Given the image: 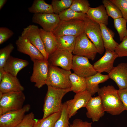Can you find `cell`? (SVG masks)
<instances>
[{
  "instance_id": "cell-13",
  "label": "cell",
  "mask_w": 127,
  "mask_h": 127,
  "mask_svg": "<svg viewBox=\"0 0 127 127\" xmlns=\"http://www.w3.org/2000/svg\"><path fill=\"white\" fill-rule=\"evenodd\" d=\"M92 97L90 93L86 90L76 93L73 99L65 102L69 118L75 115L79 109L86 107Z\"/></svg>"
},
{
  "instance_id": "cell-27",
  "label": "cell",
  "mask_w": 127,
  "mask_h": 127,
  "mask_svg": "<svg viewBox=\"0 0 127 127\" xmlns=\"http://www.w3.org/2000/svg\"><path fill=\"white\" fill-rule=\"evenodd\" d=\"M69 79L71 91L77 93L86 90V78L71 73L70 75Z\"/></svg>"
},
{
  "instance_id": "cell-16",
  "label": "cell",
  "mask_w": 127,
  "mask_h": 127,
  "mask_svg": "<svg viewBox=\"0 0 127 127\" xmlns=\"http://www.w3.org/2000/svg\"><path fill=\"white\" fill-rule=\"evenodd\" d=\"M87 117L91 119L93 122H97L103 116L105 110L100 97H91L86 106Z\"/></svg>"
},
{
  "instance_id": "cell-31",
  "label": "cell",
  "mask_w": 127,
  "mask_h": 127,
  "mask_svg": "<svg viewBox=\"0 0 127 127\" xmlns=\"http://www.w3.org/2000/svg\"><path fill=\"white\" fill-rule=\"evenodd\" d=\"M127 20L123 17L114 20V26L119 34L120 41L127 37Z\"/></svg>"
},
{
  "instance_id": "cell-34",
  "label": "cell",
  "mask_w": 127,
  "mask_h": 127,
  "mask_svg": "<svg viewBox=\"0 0 127 127\" xmlns=\"http://www.w3.org/2000/svg\"><path fill=\"white\" fill-rule=\"evenodd\" d=\"M90 5L87 0H73L69 8L75 11L86 14L90 8Z\"/></svg>"
},
{
  "instance_id": "cell-1",
  "label": "cell",
  "mask_w": 127,
  "mask_h": 127,
  "mask_svg": "<svg viewBox=\"0 0 127 127\" xmlns=\"http://www.w3.org/2000/svg\"><path fill=\"white\" fill-rule=\"evenodd\" d=\"M98 93L105 111L115 115H119L124 111L118 90L113 86L108 85L101 87Z\"/></svg>"
},
{
  "instance_id": "cell-2",
  "label": "cell",
  "mask_w": 127,
  "mask_h": 127,
  "mask_svg": "<svg viewBox=\"0 0 127 127\" xmlns=\"http://www.w3.org/2000/svg\"><path fill=\"white\" fill-rule=\"evenodd\" d=\"M70 88L63 89L48 86V90L44 101L43 111L44 119L56 113L61 111L62 99Z\"/></svg>"
},
{
  "instance_id": "cell-26",
  "label": "cell",
  "mask_w": 127,
  "mask_h": 127,
  "mask_svg": "<svg viewBox=\"0 0 127 127\" xmlns=\"http://www.w3.org/2000/svg\"><path fill=\"white\" fill-rule=\"evenodd\" d=\"M28 9L29 12L34 14L54 13L52 5L44 0H34Z\"/></svg>"
},
{
  "instance_id": "cell-12",
  "label": "cell",
  "mask_w": 127,
  "mask_h": 127,
  "mask_svg": "<svg viewBox=\"0 0 127 127\" xmlns=\"http://www.w3.org/2000/svg\"><path fill=\"white\" fill-rule=\"evenodd\" d=\"M28 104L19 110L9 111L0 115V127H16L30 109Z\"/></svg>"
},
{
  "instance_id": "cell-15",
  "label": "cell",
  "mask_w": 127,
  "mask_h": 127,
  "mask_svg": "<svg viewBox=\"0 0 127 127\" xmlns=\"http://www.w3.org/2000/svg\"><path fill=\"white\" fill-rule=\"evenodd\" d=\"M18 51L29 56L32 60H45L42 53L27 39L21 36L15 42Z\"/></svg>"
},
{
  "instance_id": "cell-30",
  "label": "cell",
  "mask_w": 127,
  "mask_h": 127,
  "mask_svg": "<svg viewBox=\"0 0 127 127\" xmlns=\"http://www.w3.org/2000/svg\"><path fill=\"white\" fill-rule=\"evenodd\" d=\"M102 3L108 16L111 17L113 20L122 17L119 8L110 0H103Z\"/></svg>"
},
{
  "instance_id": "cell-22",
  "label": "cell",
  "mask_w": 127,
  "mask_h": 127,
  "mask_svg": "<svg viewBox=\"0 0 127 127\" xmlns=\"http://www.w3.org/2000/svg\"><path fill=\"white\" fill-rule=\"evenodd\" d=\"M103 5L95 8L90 7L86 13L87 16L91 20L99 24H108V17Z\"/></svg>"
},
{
  "instance_id": "cell-25",
  "label": "cell",
  "mask_w": 127,
  "mask_h": 127,
  "mask_svg": "<svg viewBox=\"0 0 127 127\" xmlns=\"http://www.w3.org/2000/svg\"><path fill=\"white\" fill-rule=\"evenodd\" d=\"M56 37L57 49L66 50L72 53L75 43L76 37L65 35Z\"/></svg>"
},
{
  "instance_id": "cell-23",
  "label": "cell",
  "mask_w": 127,
  "mask_h": 127,
  "mask_svg": "<svg viewBox=\"0 0 127 127\" xmlns=\"http://www.w3.org/2000/svg\"><path fill=\"white\" fill-rule=\"evenodd\" d=\"M101 31L102 38L105 49L114 51L119 44L114 39V32L103 24H99Z\"/></svg>"
},
{
  "instance_id": "cell-8",
  "label": "cell",
  "mask_w": 127,
  "mask_h": 127,
  "mask_svg": "<svg viewBox=\"0 0 127 127\" xmlns=\"http://www.w3.org/2000/svg\"><path fill=\"white\" fill-rule=\"evenodd\" d=\"M33 71L30 81L35 83V86L40 88L46 84L47 78L49 63L48 60H33Z\"/></svg>"
},
{
  "instance_id": "cell-11",
  "label": "cell",
  "mask_w": 127,
  "mask_h": 127,
  "mask_svg": "<svg viewBox=\"0 0 127 127\" xmlns=\"http://www.w3.org/2000/svg\"><path fill=\"white\" fill-rule=\"evenodd\" d=\"M73 56L72 53L68 51L57 49L49 56L48 60L50 65L70 70L71 69Z\"/></svg>"
},
{
  "instance_id": "cell-24",
  "label": "cell",
  "mask_w": 127,
  "mask_h": 127,
  "mask_svg": "<svg viewBox=\"0 0 127 127\" xmlns=\"http://www.w3.org/2000/svg\"><path fill=\"white\" fill-rule=\"evenodd\" d=\"M41 37L45 50L49 56L57 48L56 37L52 32H48L40 28Z\"/></svg>"
},
{
  "instance_id": "cell-39",
  "label": "cell",
  "mask_w": 127,
  "mask_h": 127,
  "mask_svg": "<svg viewBox=\"0 0 127 127\" xmlns=\"http://www.w3.org/2000/svg\"><path fill=\"white\" fill-rule=\"evenodd\" d=\"M14 34L13 32L6 27L0 28V44H1L11 37Z\"/></svg>"
},
{
  "instance_id": "cell-20",
  "label": "cell",
  "mask_w": 127,
  "mask_h": 127,
  "mask_svg": "<svg viewBox=\"0 0 127 127\" xmlns=\"http://www.w3.org/2000/svg\"><path fill=\"white\" fill-rule=\"evenodd\" d=\"M29 64L28 61L26 60L10 56L3 67L6 72L16 76L19 72Z\"/></svg>"
},
{
  "instance_id": "cell-19",
  "label": "cell",
  "mask_w": 127,
  "mask_h": 127,
  "mask_svg": "<svg viewBox=\"0 0 127 127\" xmlns=\"http://www.w3.org/2000/svg\"><path fill=\"white\" fill-rule=\"evenodd\" d=\"M24 89L16 76L6 72L0 82V92L3 93L23 91Z\"/></svg>"
},
{
  "instance_id": "cell-28",
  "label": "cell",
  "mask_w": 127,
  "mask_h": 127,
  "mask_svg": "<svg viewBox=\"0 0 127 127\" xmlns=\"http://www.w3.org/2000/svg\"><path fill=\"white\" fill-rule=\"evenodd\" d=\"M61 114L60 111L53 114L44 119H35L34 127H54Z\"/></svg>"
},
{
  "instance_id": "cell-18",
  "label": "cell",
  "mask_w": 127,
  "mask_h": 127,
  "mask_svg": "<svg viewBox=\"0 0 127 127\" xmlns=\"http://www.w3.org/2000/svg\"><path fill=\"white\" fill-rule=\"evenodd\" d=\"M108 75L113 80L119 89L127 87V64L122 63L114 67Z\"/></svg>"
},
{
  "instance_id": "cell-35",
  "label": "cell",
  "mask_w": 127,
  "mask_h": 127,
  "mask_svg": "<svg viewBox=\"0 0 127 127\" xmlns=\"http://www.w3.org/2000/svg\"><path fill=\"white\" fill-rule=\"evenodd\" d=\"M14 48L13 44L10 43L0 50V68L3 67L7 61L10 56Z\"/></svg>"
},
{
  "instance_id": "cell-7",
  "label": "cell",
  "mask_w": 127,
  "mask_h": 127,
  "mask_svg": "<svg viewBox=\"0 0 127 127\" xmlns=\"http://www.w3.org/2000/svg\"><path fill=\"white\" fill-rule=\"evenodd\" d=\"M83 20L84 32L94 45L98 53L102 54L104 51L105 48L99 24L93 21L87 16Z\"/></svg>"
},
{
  "instance_id": "cell-42",
  "label": "cell",
  "mask_w": 127,
  "mask_h": 127,
  "mask_svg": "<svg viewBox=\"0 0 127 127\" xmlns=\"http://www.w3.org/2000/svg\"><path fill=\"white\" fill-rule=\"evenodd\" d=\"M6 73L4 67L0 68V82L1 81Z\"/></svg>"
},
{
  "instance_id": "cell-43",
  "label": "cell",
  "mask_w": 127,
  "mask_h": 127,
  "mask_svg": "<svg viewBox=\"0 0 127 127\" xmlns=\"http://www.w3.org/2000/svg\"><path fill=\"white\" fill-rule=\"evenodd\" d=\"M7 0H0V10H1L7 2Z\"/></svg>"
},
{
  "instance_id": "cell-40",
  "label": "cell",
  "mask_w": 127,
  "mask_h": 127,
  "mask_svg": "<svg viewBox=\"0 0 127 127\" xmlns=\"http://www.w3.org/2000/svg\"><path fill=\"white\" fill-rule=\"evenodd\" d=\"M92 123L87 121H83L79 119H76L73 121L69 127H93Z\"/></svg>"
},
{
  "instance_id": "cell-14",
  "label": "cell",
  "mask_w": 127,
  "mask_h": 127,
  "mask_svg": "<svg viewBox=\"0 0 127 127\" xmlns=\"http://www.w3.org/2000/svg\"><path fill=\"white\" fill-rule=\"evenodd\" d=\"M61 20L58 15L54 13L34 14L32 22L41 26L44 30L52 32Z\"/></svg>"
},
{
  "instance_id": "cell-17",
  "label": "cell",
  "mask_w": 127,
  "mask_h": 127,
  "mask_svg": "<svg viewBox=\"0 0 127 127\" xmlns=\"http://www.w3.org/2000/svg\"><path fill=\"white\" fill-rule=\"evenodd\" d=\"M118 57L115 51L105 49L104 55L94 64V67L97 72H106L108 74L114 67L115 60Z\"/></svg>"
},
{
  "instance_id": "cell-41",
  "label": "cell",
  "mask_w": 127,
  "mask_h": 127,
  "mask_svg": "<svg viewBox=\"0 0 127 127\" xmlns=\"http://www.w3.org/2000/svg\"><path fill=\"white\" fill-rule=\"evenodd\" d=\"M119 95L124 110L127 111V87L118 90Z\"/></svg>"
},
{
  "instance_id": "cell-3",
  "label": "cell",
  "mask_w": 127,
  "mask_h": 127,
  "mask_svg": "<svg viewBox=\"0 0 127 127\" xmlns=\"http://www.w3.org/2000/svg\"><path fill=\"white\" fill-rule=\"evenodd\" d=\"M70 70H67L49 64L46 84L47 86L63 89L70 88Z\"/></svg>"
},
{
  "instance_id": "cell-6",
  "label": "cell",
  "mask_w": 127,
  "mask_h": 127,
  "mask_svg": "<svg viewBox=\"0 0 127 127\" xmlns=\"http://www.w3.org/2000/svg\"><path fill=\"white\" fill-rule=\"evenodd\" d=\"M72 53L74 55L84 56L93 60L98 52L94 45L84 32L76 37Z\"/></svg>"
},
{
  "instance_id": "cell-29",
  "label": "cell",
  "mask_w": 127,
  "mask_h": 127,
  "mask_svg": "<svg viewBox=\"0 0 127 127\" xmlns=\"http://www.w3.org/2000/svg\"><path fill=\"white\" fill-rule=\"evenodd\" d=\"M61 20H68L74 19L84 20L87 16L86 13L75 11L68 8L61 12L59 15Z\"/></svg>"
},
{
  "instance_id": "cell-32",
  "label": "cell",
  "mask_w": 127,
  "mask_h": 127,
  "mask_svg": "<svg viewBox=\"0 0 127 127\" xmlns=\"http://www.w3.org/2000/svg\"><path fill=\"white\" fill-rule=\"evenodd\" d=\"M73 0H52L51 5L54 13L59 15L69 8Z\"/></svg>"
},
{
  "instance_id": "cell-5",
  "label": "cell",
  "mask_w": 127,
  "mask_h": 127,
  "mask_svg": "<svg viewBox=\"0 0 127 127\" xmlns=\"http://www.w3.org/2000/svg\"><path fill=\"white\" fill-rule=\"evenodd\" d=\"M83 20L74 19L61 20L52 32L56 37L65 35L78 36L84 32Z\"/></svg>"
},
{
  "instance_id": "cell-37",
  "label": "cell",
  "mask_w": 127,
  "mask_h": 127,
  "mask_svg": "<svg viewBox=\"0 0 127 127\" xmlns=\"http://www.w3.org/2000/svg\"><path fill=\"white\" fill-rule=\"evenodd\" d=\"M115 51L118 57L127 56V37L124 38L121 42L119 44Z\"/></svg>"
},
{
  "instance_id": "cell-10",
  "label": "cell",
  "mask_w": 127,
  "mask_h": 127,
  "mask_svg": "<svg viewBox=\"0 0 127 127\" xmlns=\"http://www.w3.org/2000/svg\"><path fill=\"white\" fill-rule=\"evenodd\" d=\"M21 36L28 39L40 52L45 59L48 60L49 55L47 52L42 40L38 27L30 25L23 29Z\"/></svg>"
},
{
  "instance_id": "cell-21",
  "label": "cell",
  "mask_w": 127,
  "mask_h": 127,
  "mask_svg": "<svg viewBox=\"0 0 127 127\" xmlns=\"http://www.w3.org/2000/svg\"><path fill=\"white\" fill-rule=\"evenodd\" d=\"M109 79L108 75H103L98 72L93 75L86 78V90L92 96L99 91L100 89L99 84L105 82Z\"/></svg>"
},
{
  "instance_id": "cell-9",
  "label": "cell",
  "mask_w": 127,
  "mask_h": 127,
  "mask_svg": "<svg viewBox=\"0 0 127 127\" xmlns=\"http://www.w3.org/2000/svg\"><path fill=\"white\" fill-rule=\"evenodd\" d=\"M71 69L74 73L85 78L93 75L97 72L88 58L76 55H73Z\"/></svg>"
},
{
  "instance_id": "cell-33",
  "label": "cell",
  "mask_w": 127,
  "mask_h": 127,
  "mask_svg": "<svg viewBox=\"0 0 127 127\" xmlns=\"http://www.w3.org/2000/svg\"><path fill=\"white\" fill-rule=\"evenodd\" d=\"M67 106L65 102L63 104L61 115L54 127H69L70 125Z\"/></svg>"
},
{
  "instance_id": "cell-4",
  "label": "cell",
  "mask_w": 127,
  "mask_h": 127,
  "mask_svg": "<svg viewBox=\"0 0 127 127\" xmlns=\"http://www.w3.org/2000/svg\"><path fill=\"white\" fill-rule=\"evenodd\" d=\"M23 91L0 92V115L22 108L25 100Z\"/></svg>"
},
{
  "instance_id": "cell-38",
  "label": "cell",
  "mask_w": 127,
  "mask_h": 127,
  "mask_svg": "<svg viewBox=\"0 0 127 127\" xmlns=\"http://www.w3.org/2000/svg\"><path fill=\"white\" fill-rule=\"evenodd\" d=\"M119 8L123 18L127 20V0H110Z\"/></svg>"
},
{
  "instance_id": "cell-36",
  "label": "cell",
  "mask_w": 127,
  "mask_h": 127,
  "mask_svg": "<svg viewBox=\"0 0 127 127\" xmlns=\"http://www.w3.org/2000/svg\"><path fill=\"white\" fill-rule=\"evenodd\" d=\"M35 119L32 112L25 115L21 121L16 127H34Z\"/></svg>"
}]
</instances>
